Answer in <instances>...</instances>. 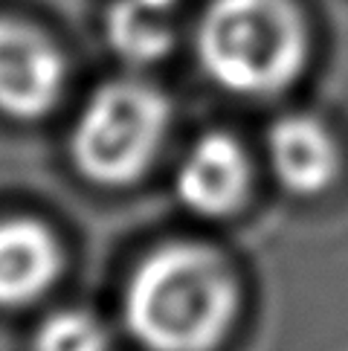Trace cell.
Segmentation results:
<instances>
[{
  "instance_id": "6da1fadb",
  "label": "cell",
  "mask_w": 348,
  "mask_h": 351,
  "mask_svg": "<svg viewBox=\"0 0 348 351\" xmlns=\"http://www.w3.org/2000/svg\"><path fill=\"white\" fill-rule=\"evenodd\" d=\"M241 308L229 258L201 241H169L131 270L122 322L145 351H215Z\"/></svg>"
},
{
  "instance_id": "7a4b0ae2",
  "label": "cell",
  "mask_w": 348,
  "mask_h": 351,
  "mask_svg": "<svg viewBox=\"0 0 348 351\" xmlns=\"http://www.w3.org/2000/svg\"><path fill=\"white\" fill-rule=\"evenodd\" d=\"M195 53L227 93L264 99L302 76L308 27L293 0H212L197 23Z\"/></svg>"
},
{
  "instance_id": "3957f363",
  "label": "cell",
  "mask_w": 348,
  "mask_h": 351,
  "mask_svg": "<svg viewBox=\"0 0 348 351\" xmlns=\"http://www.w3.org/2000/svg\"><path fill=\"white\" fill-rule=\"evenodd\" d=\"M169 125V99L157 87L136 79L108 82L76 117L70 160L82 178L96 186H131L163 152Z\"/></svg>"
},
{
  "instance_id": "277c9868",
  "label": "cell",
  "mask_w": 348,
  "mask_h": 351,
  "mask_svg": "<svg viewBox=\"0 0 348 351\" xmlns=\"http://www.w3.org/2000/svg\"><path fill=\"white\" fill-rule=\"evenodd\" d=\"M67 84V61L55 41L32 23L0 18V114L9 119H41Z\"/></svg>"
},
{
  "instance_id": "5b68a950",
  "label": "cell",
  "mask_w": 348,
  "mask_h": 351,
  "mask_svg": "<svg viewBox=\"0 0 348 351\" xmlns=\"http://www.w3.org/2000/svg\"><path fill=\"white\" fill-rule=\"evenodd\" d=\"M253 166L244 145L229 134L201 136L174 174L180 204L201 218H227L250 197Z\"/></svg>"
},
{
  "instance_id": "8992f818",
  "label": "cell",
  "mask_w": 348,
  "mask_h": 351,
  "mask_svg": "<svg viewBox=\"0 0 348 351\" xmlns=\"http://www.w3.org/2000/svg\"><path fill=\"white\" fill-rule=\"evenodd\" d=\"M267 162L284 192L316 197L340 178V143L322 119L310 114H288L267 131Z\"/></svg>"
},
{
  "instance_id": "52a82bcc",
  "label": "cell",
  "mask_w": 348,
  "mask_h": 351,
  "mask_svg": "<svg viewBox=\"0 0 348 351\" xmlns=\"http://www.w3.org/2000/svg\"><path fill=\"white\" fill-rule=\"evenodd\" d=\"M64 250L38 218H0V308H27L55 287Z\"/></svg>"
},
{
  "instance_id": "ba28073f",
  "label": "cell",
  "mask_w": 348,
  "mask_h": 351,
  "mask_svg": "<svg viewBox=\"0 0 348 351\" xmlns=\"http://www.w3.org/2000/svg\"><path fill=\"white\" fill-rule=\"evenodd\" d=\"M180 0H116L108 12V41L128 61H157L174 44Z\"/></svg>"
},
{
  "instance_id": "9c48e42d",
  "label": "cell",
  "mask_w": 348,
  "mask_h": 351,
  "mask_svg": "<svg viewBox=\"0 0 348 351\" xmlns=\"http://www.w3.org/2000/svg\"><path fill=\"white\" fill-rule=\"evenodd\" d=\"M108 325L87 308H61L38 322L32 351H108Z\"/></svg>"
}]
</instances>
